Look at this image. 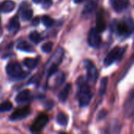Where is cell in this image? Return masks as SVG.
Returning <instances> with one entry per match:
<instances>
[{
  "label": "cell",
  "instance_id": "f1b7e54d",
  "mask_svg": "<svg viewBox=\"0 0 134 134\" xmlns=\"http://www.w3.org/2000/svg\"><path fill=\"white\" fill-rule=\"evenodd\" d=\"M84 1H85V0H74V2L76 3V4H79V3H83Z\"/></svg>",
  "mask_w": 134,
  "mask_h": 134
},
{
  "label": "cell",
  "instance_id": "4fadbf2b",
  "mask_svg": "<svg viewBox=\"0 0 134 134\" xmlns=\"http://www.w3.org/2000/svg\"><path fill=\"white\" fill-rule=\"evenodd\" d=\"M39 58H27L24 59L23 63L24 65L29 70H33L39 64Z\"/></svg>",
  "mask_w": 134,
  "mask_h": 134
},
{
  "label": "cell",
  "instance_id": "7c38bea8",
  "mask_svg": "<svg viewBox=\"0 0 134 134\" xmlns=\"http://www.w3.org/2000/svg\"><path fill=\"white\" fill-rule=\"evenodd\" d=\"M15 8V3L12 0H6L1 5V10L4 13H10Z\"/></svg>",
  "mask_w": 134,
  "mask_h": 134
},
{
  "label": "cell",
  "instance_id": "d6a6232c",
  "mask_svg": "<svg viewBox=\"0 0 134 134\" xmlns=\"http://www.w3.org/2000/svg\"><path fill=\"white\" fill-rule=\"evenodd\" d=\"M0 89H1V88H0Z\"/></svg>",
  "mask_w": 134,
  "mask_h": 134
},
{
  "label": "cell",
  "instance_id": "8992f818",
  "mask_svg": "<svg viewBox=\"0 0 134 134\" xmlns=\"http://www.w3.org/2000/svg\"><path fill=\"white\" fill-rule=\"evenodd\" d=\"M124 52V51L121 50V48H120L119 47H116L114 48H113L110 53L106 56L105 59H104V64L105 65H111L113 62L118 61L121 57V54Z\"/></svg>",
  "mask_w": 134,
  "mask_h": 134
},
{
  "label": "cell",
  "instance_id": "484cf974",
  "mask_svg": "<svg viewBox=\"0 0 134 134\" xmlns=\"http://www.w3.org/2000/svg\"><path fill=\"white\" fill-rule=\"evenodd\" d=\"M52 4L51 0H44L43 3V9H48Z\"/></svg>",
  "mask_w": 134,
  "mask_h": 134
},
{
  "label": "cell",
  "instance_id": "cb8c5ba5",
  "mask_svg": "<svg viewBox=\"0 0 134 134\" xmlns=\"http://www.w3.org/2000/svg\"><path fill=\"white\" fill-rule=\"evenodd\" d=\"M107 83H108V79L107 77H104L101 81L100 84V88H99V96H103L107 89Z\"/></svg>",
  "mask_w": 134,
  "mask_h": 134
},
{
  "label": "cell",
  "instance_id": "ac0fdd59",
  "mask_svg": "<svg viewBox=\"0 0 134 134\" xmlns=\"http://www.w3.org/2000/svg\"><path fill=\"white\" fill-rule=\"evenodd\" d=\"M17 47L18 49L23 51H26V52L33 51V47L25 41H21L20 43H18V44L17 45Z\"/></svg>",
  "mask_w": 134,
  "mask_h": 134
},
{
  "label": "cell",
  "instance_id": "9c48e42d",
  "mask_svg": "<svg viewBox=\"0 0 134 134\" xmlns=\"http://www.w3.org/2000/svg\"><path fill=\"white\" fill-rule=\"evenodd\" d=\"M107 28V25H106V21L104 19V16L102 14V11H99L97 14V17H96V29L98 30L99 32H103Z\"/></svg>",
  "mask_w": 134,
  "mask_h": 134
},
{
  "label": "cell",
  "instance_id": "30bf717a",
  "mask_svg": "<svg viewBox=\"0 0 134 134\" xmlns=\"http://www.w3.org/2000/svg\"><path fill=\"white\" fill-rule=\"evenodd\" d=\"M30 98H31L30 92L29 90H24L18 94L15 99L18 103H25L29 101Z\"/></svg>",
  "mask_w": 134,
  "mask_h": 134
},
{
  "label": "cell",
  "instance_id": "4dcf8cb0",
  "mask_svg": "<svg viewBox=\"0 0 134 134\" xmlns=\"http://www.w3.org/2000/svg\"><path fill=\"white\" fill-rule=\"evenodd\" d=\"M61 134H66V133H65V132H61Z\"/></svg>",
  "mask_w": 134,
  "mask_h": 134
},
{
  "label": "cell",
  "instance_id": "ba28073f",
  "mask_svg": "<svg viewBox=\"0 0 134 134\" xmlns=\"http://www.w3.org/2000/svg\"><path fill=\"white\" fill-rule=\"evenodd\" d=\"M31 112V108L29 106H25L23 107H21L18 110H16L10 116V119L11 121H18L22 118H26Z\"/></svg>",
  "mask_w": 134,
  "mask_h": 134
},
{
  "label": "cell",
  "instance_id": "f546056e",
  "mask_svg": "<svg viewBox=\"0 0 134 134\" xmlns=\"http://www.w3.org/2000/svg\"><path fill=\"white\" fill-rule=\"evenodd\" d=\"M42 1L43 0H32V2L35 3H42Z\"/></svg>",
  "mask_w": 134,
  "mask_h": 134
},
{
  "label": "cell",
  "instance_id": "e0dca14e",
  "mask_svg": "<svg viewBox=\"0 0 134 134\" xmlns=\"http://www.w3.org/2000/svg\"><path fill=\"white\" fill-rule=\"evenodd\" d=\"M117 31L119 35H126L129 32V25L125 22L120 23L117 26Z\"/></svg>",
  "mask_w": 134,
  "mask_h": 134
},
{
  "label": "cell",
  "instance_id": "3957f363",
  "mask_svg": "<svg viewBox=\"0 0 134 134\" xmlns=\"http://www.w3.org/2000/svg\"><path fill=\"white\" fill-rule=\"evenodd\" d=\"M6 70L7 74L12 77H24V76L26 74L25 73L23 72L21 65L16 61H12L9 62L6 67Z\"/></svg>",
  "mask_w": 134,
  "mask_h": 134
},
{
  "label": "cell",
  "instance_id": "5bb4252c",
  "mask_svg": "<svg viewBox=\"0 0 134 134\" xmlns=\"http://www.w3.org/2000/svg\"><path fill=\"white\" fill-rule=\"evenodd\" d=\"M96 3L94 2V1H90L88 2L84 7V10H83V12L82 14L84 15H89L91 14L96 8Z\"/></svg>",
  "mask_w": 134,
  "mask_h": 134
},
{
  "label": "cell",
  "instance_id": "277c9868",
  "mask_svg": "<svg viewBox=\"0 0 134 134\" xmlns=\"http://www.w3.org/2000/svg\"><path fill=\"white\" fill-rule=\"evenodd\" d=\"M84 65L86 69L87 72V77H88V81L90 83H95L97 81L98 78V70L96 66L93 64V62L91 60L86 59L84 62Z\"/></svg>",
  "mask_w": 134,
  "mask_h": 134
},
{
  "label": "cell",
  "instance_id": "ffe728a7",
  "mask_svg": "<svg viewBox=\"0 0 134 134\" xmlns=\"http://www.w3.org/2000/svg\"><path fill=\"white\" fill-rule=\"evenodd\" d=\"M57 121L61 125H66L67 123H68V117L64 113L60 112L57 116Z\"/></svg>",
  "mask_w": 134,
  "mask_h": 134
},
{
  "label": "cell",
  "instance_id": "7402d4cb",
  "mask_svg": "<svg viewBox=\"0 0 134 134\" xmlns=\"http://www.w3.org/2000/svg\"><path fill=\"white\" fill-rule=\"evenodd\" d=\"M29 39L35 43H38L41 41V36L40 33L36 31H32L29 34Z\"/></svg>",
  "mask_w": 134,
  "mask_h": 134
},
{
  "label": "cell",
  "instance_id": "8fae6325",
  "mask_svg": "<svg viewBox=\"0 0 134 134\" xmlns=\"http://www.w3.org/2000/svg\"><path fill=\"white\" fill-rule=\"evenodd\" d=\"M19 28H20V23H19L18 17V16H14L10 21V23H9V25H8V31L10 33L14 34V33H16L18 31Z\"/></svg>",
  "mask_w": 134,
  "mask_h": 134
},
{
  "label": "cell",
  "instance_id": "5b68a950",
  "mask_svg": "<svg viewBox=\"0 0 134 134\" xmlns=\"http://www.w3.org/2000/svg\"><path fill=\"white\" fill-rule=\"evenodd\" d=\"M48 116L46 114H40L36 117L34 122L31 125V131L32 132H38L41 131L48 122Z\"/></svg>",
  "mask_w": 134,
  "mask_h": 134
},
{
  "label": "cell",
  "instance_id": "1f68e13d",
  "mask_svg": "<svg viewBox=\"0 0 134 134\" xmlns=\"http://www.w3.org/2000/svg\"><path fill=\"white\" fill-rule=\"evenodd\" d=\"M0 23H1V19H0Z\"/></svg>",
  "mask_w": 134,
  "mask_h": 134
},
{
  "label": "cell",
  "instance_id": "4316f807",
  "mask_svg": "<svg viewBox=\"0 0 134 134\" xmlns=\"http://www.w3.org/2000/svg\"><path fill=\"white\" fill-rule=\"evenodd\" d=\"M32 24V25H33V26H37V25L40 24V18H39L38 17H36V18H33Z\"/></svg>",
  "mask_w": 134,
  "mask_h": 134
},
{
  "label": "cell",
  "instance_id": "d4e9b609",
  "mask_svg": "<svg viewBox=\"0 0 134 134\" xmlns=\"http://www.w3.org/2000/svg\"><path fill=\"white\" fill-rule=\"evenodd\" d=\"M52 47H53V43H51V42H47V43H45L42 46L41 49H42V51H43V52H45V53H49V52L51 51Z\"/></svg>",
  "mask_w": 134,
  "mask_h": 134
},
{
  "label": "cell",
  "instance_id": "9a60e30c",
  "mask_svg": "<svg viewBox=\"0 0 134 134\" xmlns=\"http://www.w3.org/2000/svg\"><path fill=\"white\" fill-rule=\"evenodd\" d=\"M70 89H71V85H69V84L66 85L64 87V88L61 91V92L59 93V96H58V99H59L60 101L65 102L66 100V99L68 98V96H69Z\"/></svg>",
  "mask_w": 134,
  "mask_h": 134
},
{
  "label": "cell",
  "instance_id": "2e32d148",
  "mask_svg": "<svg viewBox=\"0 0 134 134\" xmlns=\"http://www.w3.org/2000/svg\"><path fill=\"white\" fill-rule=\"evenodd\" d=\"M129 5V0H120V1L113 7L114 10L118 13L123 11Z\"/></svg>",
  "mask_w": 134,
  "mask_h": 134
},
{
  "label": "cell",
  "instance_id": "d6986e66",
  "mask_svg": "<svg viewBox=\"0 0 134 134\" xmlns=\"http://www.w3.org/2000/svg\"><path fill=\"white\" fill-rule=\"evenodd\" d=\"M32 15H33V11L32 9H25L21 13V19L25 21L31 20L32 18Z\"/></svg>",
  "mask_w": 134,
  "mask_h": 134
},
{
  "label": "cell",
  "instance_id": "603a6c76",
  "mask_svg": "<svg viewBox=\"0 0 134 134\" xmlns=\"http://www.w3.org/2000/svg\"><path fill=\"white\" fill-rule=\"evenodd\" d=\"M42 22L46 27H51L54 23V20L47 15H44L42 18Z\"/></svg>",
  "mask_w": 134,
  "mask_h": 134
},
{
  "label": "cell",
  "instance_id": "83f0119b",
  "mask_svg": "<svg viewBox=\"0 0 134 134\" xmlns=\"http://www.w3.org/2000/svg\"><path fill=\"white\" fill-rule=\"evenodd\" d=\"M119 1H120V0H110V3L111 7H114Z\"/></svg>",
  "mask_w": 134,
  "mask_h": 134
},
{
  "label": "cell",
  "instance_id": "7a4b0ae2",
  "mask_svg": "<svg viewBox=\"0 0 134 134\" xmlns=\"http://www.w3.org/2000/svg\"><path fill=\"white\" fill-rule=\"evenodd\" d=\"M64 56V50L62 47H58L56 49L51 58L47 62V70L48 72V76L51 77L58 70V66L62 62Z\"/></svg>",
  "mask_w": 134,
  "mask_h": 134
},
{
  "label": "cell",
  "instance_id": "44dd1931",
  "mask_svg": "<svg viewBox=\"0 0 134 134\" xmlns=\"http://www.w3.org/2000/svg\"><path fill=\"white\" fill-rule=\"evenodd\" d=\"M13 108V104L9 101H5L0 103V112H7Z\"/></svg>",
  "mask_w": 134,
  "mask_h": 134
},
{
  "label": "cell",
  "instance_id": "6da1fadb",
  "mask_svg": "<svg viewBox=\"0 0 134 134\" xmlns=\"http://www.w3.org/2000/svg\"><path fill=\"white\" fill-rule=\"evenodd\" d=\"M92 94L88 81L82 77L77 80V99L81 107H87L92 99Z\"/></svg>",
  "mask_w": 134,
  "mask_h": 134
},
{
  "label": "cell",
  "instance_id": "52a82bcc",
  "mask_svg": "<svg viewBox=\"0 0 134 134\" xmlns=\"http://www.w3.org/2000/svg\"><path fill=\"white\" fill-rule=\"evenodd\" d=\"M88 44L93 48H97L99 47L100 43H101V37H100L99 32L96 28H93L90 30L88 33Z\"/></svg>",
  "mask_w": 134,
  "mask_h": 134
}]
</instances>
